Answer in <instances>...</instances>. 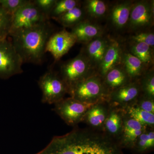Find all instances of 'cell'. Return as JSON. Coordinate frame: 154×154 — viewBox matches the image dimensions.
<instances>
[{
  "instance_id": "6da1fadb",
  "label": "cell",
  "mask_w": 154,
  "mask_h": 154,
  "mask_svg": "<svg viewBox=\"0 0 154 154\" xmlns=\"http://www.w3.org/2000/svg\"><path fill=\"white\" fill-rule=\"evenodd\" d=\"M34 154H123L117 142L102 131L75 128L53 138L49 143Z\"/></svg>"
},
{
  "instance_id": "7a4b0ae2",
  "label": "cell",
  "mask_w": 154,
  "mask_h": 154,
  "mask_svg": "<svg viewBox=\"0 0 154 154\" xmlns=\"http://www.w3.org/2000/svg\"><path fill=\"white\" fill-rule=\"evenodd\" d=\"M49 21L36 27L9 34L12 43L22 58L23 63L40 65L46 52V46L53 33Z\"/></svg>"
},
{
  "instance_id": "3957f363",
  "label": "cell",
  "mask_w": 154,
  "mask_h": 154,
  "mask_svg": "<svg viewBox=\"0 0 154 154\" xmlns=\"http://www.w3.org/2000/svg\"><path fill=\"white\" fill-rule=\"evenodd\" d=\"M69 94L71 97L80 102L95 104L107 101L110 92L103 78L96 73L77 83Z\"/></svg>"
},
{
  "instance_id": "277c9868",
  "label": "cell",
  "mask_w": 154,
  "mask_h": 154,
  "mask_svg": "<svg viewBox=\"0 0 154 154\" xmlns=\"http://www.w3.org/2000/svg\"><path fill=\"white\" fill-rule=\"evenodd\" d=\"M96 70L85 55L81 52L62 65L60 75L67 86L69 94L77 83L97 73Z\"/></svg>"
},
{
  "instance_id": "5b68a950",
  "label": "cell",
  "mask_w": 154,
  "mask_h": 154,
  "mask_svg": "<svg viewBox=\"0 0 154 154\" xmlns=\"http://www.w3.org/2000/svg\"><path fill=\"white\" fill-rule=\"evenodd\" d=\"M49 19L35 5L32 1H28L12 16V24L9 34L36 27L49 21Z\"/></svg>"
},
{
  "instance_id": "8992f818",
  "label": "cell",
  "mask_w": 154,
  "mask_h": 154,
  "mask_svg": "<svg viewBox=\"0 0 154 154\" xmlns=\"http://www.w3.org/2000/svg\"><path fill=\"white\" fill-rule=\"evenodd\" d=\"M38 85L42 92L43 103L55 104L68 94L67 86L60 75L51 70L40 77Z\"/></svg>"
},
{
  "instance_id": "52a82bcc",
  "label": "cell",
  "mask_w": 154,
  "mask_h": 154,
  "mask_svg": "<svg viewBox=\"0 0 154 154\" xmlns=\"http://www.w3.org/2000/svg\"><path fill=\"white\" fill-rule=\"evenodd\" d=\"M23 61L8 38L0 39V78L8 79L23 72Z\"/></svg>"
},
{
  "instance_id": "ba28073f",
  "label": "cell",
  "mask_w": 154,
  "mask_h": 154,
  "mask_svg": "<svg viewBox=\"0 0 154 154\" xmlns=\"http://www.w3.org/2000/svg\"><path fill=\"white\" fill-rule=\"evenodd\" d=\"M93 105L70 97L54 104V110L67 124L75 126L83 122L87 111Z\"/></svg>"
},
{
  "instance_id": "9c48e42d",
  "label": "cell",
  "mask_w": 154,
  "mask_h": 154,
  "mask_svg": "<svg viewBox=\"0 0 154 154\" xmlns=\"http://www.w3.org/2000/svg\"><path fill=\"white\" fill-rule=\"evenodd\" d=\"M141 94L139 80L133 81L110 92L107 102L111 107L124 110L135 105Z\"/></svg>"
},
{
  "instance_id": "30bf717a",
  "label": "cell",
  "mask_w": 154,
  "mask_h": 154,
  "mask_svg": "<svg viewBox=\"0 0 154 154\" xmlns=\"http://www.w3.org/2000/svg\"><path fill=\"white\" fill-rule=\"evenodd\" d=\"M153 1H138L133 4L127 26L133 31H139L152 24Z\"/></svg>"
},
{
  "instance_id": "8fae6325",
  "label": "cell",
  "mask_w": 154,
  "mask_h": 154,
  "mask_svg": "<svg viewBox=\"0 0 154 154\" xmlns=\"http://www.w3.org/2000/svg\"><path fill=\"white\" fill-rule=\"evenodd\" d=\"M77 42L71 32L62 30L50 36L46 46V52L51 53L55 61H58L68 52Z\"/></svg>"
},
{
  "instance_id": "7c38bea8",
  "label": "cell",
  "mask_w": 154,
  "mask_h": 154,
  "mask_svg": "<svg viewBox=\"0 0 154 154\" xmlns=\"http://www.w3.org/2000/svg\"><path fill=\"white\" fill-rule=\"evenodd\" d=\"M147 128L130 117L125 112L122 128L116 141L117 144L122 149H131L137 138Z\"/></svg>"
},
{
  "instance_id": "4fadbf2b",
  "label": "cell",
  "mask_w": 154,
  "mask_h": 154,
  "mask_svg": "<svg viewBox=\"0 0 154 154\" xmlns=\"http://www.w3.org/2000/svg\"><path fill=\"white\" fill-rule=\"evenodd\" d=\"M123 53L118 42L110 40L105 56L97 69V74L103 79L110 70L121 64Z\"/></svg>"
},
{
  "instance_id": "5bb4252c",
  "label": "cell",
  "mask_w": 154,
  "mask_h": 154,
  "mask_svg": "<svg viewBox=\"0 0 154 154\" xmlns=\"http://www.w3.org/2000/svg\"><path fill=\"white\" fill-rule=\"evenodd\" d=\"M110 107L107 101L94 104L87 111L83 122L91 129L102 131Z\"/></svg>"
},
{
  "instance_id": "9a60e30c",
  "label": "cell",
  "mask_w": 154,
  "mask_h": 154,
  "mask_svg": "<svg viewBox=\"0 0 154 154\" xmlns=\"http://www.w3.org/2000/svg\"><path fill=\"white\" fill-rule=\"evenodd\" d=\"M109 42L110 40L101 36L86 44L85 51L82 53L97 70L105 56Z\"/></svg>"
},
{
  "instance_id": "2e32d148",
  "label": "cell",
  "mask_w": 154,
  "mask_h": 154,
  "mask_svg": "<svg viewBox=\"0 0 154 154\" xmlns=\"http://www.w3.org/2000/svg\"><path fill=\"white\" fill-rule=\"evenodd\" d=\"M71 33L75 36L77 42L87 44L93 39L102 36V27L95 23L83 20L72 28Z\"/></svg>"
},
{
  "instance_id": "e0dca14e",
  "label": "cell",
  "mask_w": 154,
  "mask_h": 154,
  "mask_svg": "<svg viewBox=\"0 0 154 154\" xmlns=\"http://www.w3.org/2000/svg\"><path fill=\"white\" fill-rule=\"evenodd\" d=\"M124 114V110L110 106L103 126L102 132L116 142L121 132Z\"/></svg>"
},
{
  "instance_id": "ac0fdd59",
  "label": "cell",
  "mask_w": 154,
  "mask_h": 154,
  "mask_svg": "<svg viewBox=\"0 0 154 154\" xmlns=\"http://www.w3.org/2000/svg\"><path fill=\"white\" fill-rule=\"evenodd\" d=\"M133 2L122 1L113 6L110 13V20L114 28L121 29L127 26Z\"/></svg>"
},
{
  "instance_id": "d6986e66",
  "label": "cell",
  "mask_w": 154,
  "mask_h": 154,
  "mask_svg": "<svg viewBox=\"0 0 154 154\" xmlns=\"http://www.w3.org/2000/svg\"><path fill=\"white\" fill-rule=\"evenodd\" d=\"M103 79L110 93L131 82L122 64L110 70Z\"/></svg>"
},
{
  "instance_id": "ffe728a7",
  "label": "cell",
  "mask_w": 154,
  "mask_h": 154,
  "mask_svg": "<svg viewBox=\"0 0 154 154\" xmlns=\"http://www.w3.org/2000/svg\"><path fill=\"white\" fill-rule=\"evenodd\" d=\"M122 64L131 81L138 80L146 72V66L130 52L123 53Z\"/></svg>"
},
{
  "instance_id": "44dd1931",
  "label": "cell",
  "mask_w": 154,
  "mask_h": 154,
  "mask_svg": "<svg viewBox=\"0 0 154 154\" xmlns=\"http://www.w3.org/2000/svg\"><path fill=\"white\" fill-rule=\"evenodd\" d=\"M154 128H147L137 138L131 149L133 154H146L153 150Z\"/></svg>"
},
{
  "instance_id": "7402d4cb",
  "label": "cell",
  "mask_w": 154,
  "mask_h": 154,
  "mask_svg": "<svg viewBox=\"0 0 154 154\" xmlns=\"http://www.w3.org/2000/svg\"><path fill=\"white\" fill-rule=\"evenodd\" d=\"M127 115L144 126L154 128V114L145 111L135 105L128 106L124 110Z\"/></svg>"
},
{
  "instance_id": "603a6c76",
  "label": "cell",
  "mask_w": 154,
  "mask_h": 154,
  "mask_svg": "<svg viewBox=\"0 0 154 154\" xmlns=\"http://www.w3.org/2000/svg\"><path fill=\"white\" fill-rule=\"evenodd\" d=\"M130 53L140 60L146 66L153 63L152 48L145 43L133 42L131 46Z\"/></svg>"
},
{
  "instance_id": "cb8c5ba5",
  "label": "cell",
  "mask_w": 154,
  "mask_h": 154,
  "mask_svg": "<svg viewBox=\"0 0 154 154\" xmlns=\"http://www.w3.org/2000/svg\"><path fill=\"white\" fill-rule=\"evenodd\" d=\"M84 17V11L78 6L63 14L56 21L64 27L72 28L83 21Z\"/></svg>"
},
{
  "instance_id": "d4e9b609",
  "label": "cell",
  "mask_w": 154,
  "mask_h": 154,
  "mask_svg": "<svg viewBox=\"0 0 154 154\" xmlns=\"http://www.w3.org/2000/svg\"><path fill=\"white\" fill-rule=\"evenodd\" d=\"M85 11L89 16L96 19L106 16L108 7L105 1L101 0H88L85 2Z\"/></svg>"
},
{
  "instance_id": "484cf974",
  "label": "cell",
  "mask_w": 154,
  "mask_h": 154,
  "mask_svg": "<svg viewBox=\"0 0 154 154\" xmlns=\"http://www.w3.org/2000/svg\"><path fill=\"white\" fill-rule=\"evenodd\" d=\"M79 1L77 0H57L49 15V19H57L63 14L75 7H78Z\"/></svg>"
},
{
  "instance_id": "4316f807",
  "label": "cell",
  "mask_w": 154,
  "mask_h": 154,
  "mask_svg": "<svg viewBox=\"0 0 154 154\" xmlns=\"http://www.w3.org/2000/svg\"><path fill=\"white\" fill-rule=\"evenodd\" d=\"M142 95L154 99V73L153 69L146 72L139 79Z\"/></svg>"
},
{
  "instance_id": "83f0119b",
  "label": "cell",
  "mask_w": 154,
  "mask_h": 154,
  "mask_svg": "<svg viewBox=\"0 0 154 154\" xmlns=\"http://www.w3.org/2000/svg\"><path fill=\"white\" fill-rule=\"evenodd\" d=\"M12 16L0 6V39L8 38L12 24Z\"/></svg>"
},
{
  "instance_id": "f1b7e54d",
  "label": "cell",
  "mask_w": 154,
  "mask_h": 154,
  "mask_svg": "<svg viewBox=\"0 0 154 154\" xmlns=\"http://www.w3.org/2000/svg\"><path fill=\"white\" fill-rule=\"evenodd\" d=\"M28 0H0V6L7 13L13 16Z\"/></svg>"
},
{
  "instance_id": "f546056e",
  "label": "cell",
  "mask_w": 154,
  "mask_h": 154,
  "mask_svg": "<svg viewBox=\"0 0 154 154\" xmlns=\"http://www.w3.org/2000/svg\"><path fill=\"white\" fill-rule=\"evenodd\" d=\"M32 2L49 19V14L54 7L57 0H34Z\"/></svg>"
},
{
  "instance_id": "4dcf8cb0",
  "label": "cell",
  "mask_w": 154,
  "mask_h": 154,
  "mask_svg": "<svg viewBox=\"0 0 154 154\" xmlns=\"http://www.w3.org/2000/svg\"><path fill=\"white\" fill-rule=\"evenodd\" d=\"M135 105L145 111L154 114V99L141 95Z\"/></svg>"
},
{
  "instance_id": "1f68e13d",
  "label": "cell",
  "mask_w": 154,
  "mask_h": 154,
  "mask_svg": "<svg viewBox=\"0 0 154 154\" xmlns=\"http://www.w3.org/2000/svg\"><path fill=\"white\" fill-rule=\"evenodd\" d=\"M133 42H143L149 45L152 48L154 46V34L152 32H145L138 33L132 36Z\"/></svg>"
}]
</instances>
